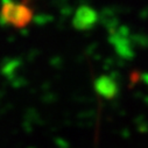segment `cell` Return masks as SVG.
I'll return each instance as SVG.
<instances>
[{
	"label": "cell",
	"mask_w": 148,
	"mask_h": 148,
	"mask_svg": "<svg viewBox=\"0 0 148 148\" xmlns=\"http://www.w3.org/2000/svg\"><path fill=\"white\" fill-rule=\"evenodd\" d=\"M30 12L25 6H13V4H10V7H4L1 19L4 22L10 23L16 28H22L30 21Z\"/></svg>",
	"instance_id": "6da1fadb"
}]
</instances>
